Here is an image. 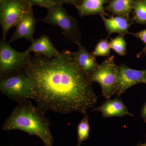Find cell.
I'll return each mask as SVG.
<instances>
[{
  "mask_svg": "<svg viewBox=\"0 0 146 146\" xmlns=\"http://www.w3.org/2000/svg\"><path fill=\"white\" fill-rule=\"evenodd\" d=\"M23 70L34 82L33 99L44 111L85 115L97 103L89 75L68 50L52 58L29 54Z\"/></svg>",
  "mask_w": 146,
  "mask_h": 146,
  "instance_id": "cell-1",
  "label": "cell"
},
{
  "mask_svg": "<svg viewBox=\"0 0 146 146\" xmlns=\"http://www.w3.org/2000/svg\"><path fill=\"white\" fill-rule=\"evenodd\" d=\"M9 117L3 124V130L23 131L39 137L45 146H53V137L48 121L41 108L35 107L29 99L18 102Z\"/></svg>",
  "mask_w": 146,
  "mask_h": 146,
  "instance_id": "cell-2",
  "label": "cell"
},
{
  "mask_svg": "<svg viewBox=\"0 0 146 146\" xmlns=\"http://www.w3.org/2000/svg\"><path fill=\"white\" fill-rule=\"evenodd\" d=\"M47 9L46 16L39 21L60 27L66 39L78 45L81 44V33L78 22L68 14L63 5L56 4Z\"/></svg>",
  "mask_w": 146,
  "mask_h": 146,
  "instance_id": "cell-3",
  "label": "cell"
},
{
  "mask_svg": "<svg viewBox=\"0 0 146 146\" xmlns=\"http://www.w3.org/2000/svg\"><path fill=\"white\" fill-rule=\"evenodd\" d=\"M34 83L23 70L1 78L0 91L11 99L18 102L33 98Z\"/></svg>",
  "mask_w": 146,
  "mask_h": 146,
  "instance_id": "cell-4",
  "label": "cell"
},
{
  "mask_svg": "<svg viewBox=\"0 0 146 146\" xmlns=\"http://www.w3.org/2000/svg\"><path fill=\"white\" fill-rule=\"evenodd\" d=\"M32 5L27 0H0V24L2 38L11 27H16L26 13L32 10Z\"/></svg>",
  "mask_w": 146,
  "mask_h": 146,
  "instance_id": "cell-5",
  "label": "cell"
},
{
  "mask_svg": "<svg viewBox=\"0 0 146 146\" xmlns=\"http://www.w3.org/2000/svg\"><path fill=\"white\" fill-rule=\"evenodd\" d=\"M117 65L114 56H110L89 75L92 82L99 84L101 87L102 96L107 100L116 94L117 92Z\"/></svg>",
  "mask_w": 146,
  "mask_h": 146,
  "instance_id": "cell-6",
  "label": "cell"
},
{
  "mask_svg": "<svg viewBox=\"0 0 146 146\" xmlns=\"http://www.w3.org/2000/svg\"><path fill=\"white\" fill-rule=\"evenodd\" d=\"M28 56L14 49L6 39L0 41L1 78L23 70Z\"/></svg>",
  "mask_w": 146,
  "mask_h": 146,
  "instance_id": "cell-7",
  "label": "cell"
},
{
  "mask_svg": "<svg viewBox=\"0 0 146 146\" xmlns=\"http://www.w3.org/2000/svg\"><path fill=\"white\" fill-rule=\"evenodd\" d=\"M117 89L118 97L127 89L138 84H146V69L138 70L128 67L124 63L117 67Z\"/></svg>",
  "mask_w": 146,
  "mask_h": 146,
  "instance_id": "cell-8",
  "label": "cell"
},
{
  "mask_svg": "<svg viewBox=\"0 0 146 146\" xmlns=\"http://www.w3.org/2000/svg\"><path fill=\"white\" fill-rule=\"evenodd\" d=\"M36 22L33 9L25 14L16 25V31L11 35L9 43L10 44L21 38H24L32 43L35 39L33 34Z\"/></svg>",
  "mask_w": 146,
  "mask_h": 146,
  "instance_id": "cell-9",
  "label": "cell"
},
{
  "mask_svg": "<svg viewBox=\"0 0 146 146\" xmlns=\"http://www.w3.org/2000/svg\"><path fill=\"white\" fill-rule=\"evenodd\" d=\"M91 111L101 112L102 117L105 118L121 117L126 115L133 116L129 111L123 102L118 98L114 99H107L101 105L92 108Z\"/></svg>",
  "mask_w": 146,
  "mask_h": 146,
  "instance_id": "cell-10",
  "label": "cell"
},
{
  "mask_svg": "<svg viewBox=\"0 0 146 146\" xmlns=\"http://www.w3.org/2000/svg\"><path fill=\"white\" fill-rule=\"evenodd\" d=\"M32 52L42 54L50 58L58 56L61 54L56 48L48 36L46 35H42L38 39H35L30 46L23 52L26 56Z\"/></svg>",
  "mask_w": 146,
  "mask_h": 146,
  "instance_id": "cell-11",
  "label": "cell"
},
{
  "mask_svg": "<svg viewBox=\"0 0 146 146\" xmlns=\"http://www.w3.org/2000/svg\"><path fill=\"white\" fill-rule=\"evenodd\" d=\"M100 16L104 23L108 36L113 33L129 34V28L134 23L133 21H130L129 17L121 15L112 16L108 18H106L103 14Z\"/></svg>",
  "mask_w": 146,
  "mask_h": 146,
  "instance_id": "cell-12",
  "label": "cell"
},
{
  "mask_svg": "<svg viewBox=\"0 0 146 146\" xmlns=\"http://www.w3.org/2000/svg\"><path fill=\"white\" fill-rule=\"evenodd\" d=\"M78 50L72 52L73 56L80 67L87 74H91L95 70L99 64L93 55L87 51L81 44L78 45Z\"/></svg>",
  "mask_w": 146,
  "mask_h": 146,
  "instance_id": "cell-13",
  "label": "cell"
},
{
  "mask_svg": "<svg viewBox=\"0 0 146 146\" xmlns=\"http://www.w3.org/2000/svg\"><path fill=\"white\" fill-rule=\"evenodd\" d=\"M108 0H80L78 5L76 6L80 17L105 14L104 6Z\"/></svg>",
  "mask_w": 146,
  "mask_h": 146,
  "instance_id": "cell-14",
  "label": "cell"
},
{
  "mask_svg": "<svg viewBox=\"0 0 146 146\" xmlns=\"http://www.w3.org/2000/svg\"><path fill=\"white\" fill-rule=\"evenodd\" d=\"M134 0H110L107 10L113 15L129 17Z\"/></svg>",
  "mask_w": 146,
  "mask_h": 146,
  "instance_id": "cell-15",
  "label": "cell"
},
{
  "mask_svg": "<svg viewBox=\"0 0 146 146\" xmlns=\"http://www.w3.org/2000/svg\"><path fill=\"white\" fill-rule=\"evenodd\" d=\"M133 21L140 25L146 24V0H134Z\"/></svg>",
  "mask_w": 146,
  "mask_h": 146,
  "instance_id": "cell-16",
  "label": "cell"
},
{
  "mask_svg": "<svg viewBox=\"0 0 146 146\" xmlns=\"http://www.w3.org/2000/svg\"><path fill=\"white\" fill-rule=\"evenodd\" d=\"M89 117L87 115L80 121L78 126V144L77 146H81V144L86 141L89 136Z\"/></svg>",
  "mask_w": 146,
  "mask_h": 146,
  "instance_id": "cell-17",
  "label": "cell"
},
{
  "mask_svg": "<svg viewBox=\"0 0 146 146\" xmlns=\"http://www.w3.org/2000/svg\"><path fill=\"white\" fill-rule=\"evenodd\" d=\"M124 34H119L110 42V48L119 55L124 56L126 54L127 44L124 39Z\"/></svg>",
  "mask_w": 146,
  "mask_h": 146,
  "instance_id": "cell-18",
  "label": "cell"
},
{
  "mask_svg": "<svg viewBox=\"0 0 146 146\" xmlns=\"http://www.w3.org/2000/svg\"><path fill=\"white\" fill-rule=\"evenodd\" d=\"M110 49L108 38L101 39L96 46L92 54L95 58L99 56L109 57L110 56Z\"/></svg>",
  "mask_w": 146,
  "mask_h": 146,
  "instance_id": "cell-19",
  "label": "cell"
},
{
  "mask_svg": "<svg viewBox=\"0 0 146 146\" xmlns=\"http://www.w3.org/2000/svg\"><path fill=\"white\" fill-rule=\"evenodd\" d=\"M31 4L33 5H36L40 7H45L48 9L55 5L54 0H27Z\"/></svg>",
  "mask_w": 146,
  "mask_h": 146,
  "instance_id": "cell-20",
  "label": "cell"
},
{
  "mask_svg": "<svg viewBox=\"0 0 146 146\" xmlns=\"http://www.w3.org/2000/svg\"><path fill=\"white\" fill-rule=\"evenodd\" d=\"M129 34L133 35L134 37L136 38H139L141 39V41L145 43V46L143 48V50L141 51L140 53L137 55L138 57H140L142 56L143 54H145L146 53V29L137 33H131L129 32Z\"/></svg>",
  "mask_w": 146,
  "mask_h": 146,
  "instance_id": "cell-21",
  "label": "cell"
},
{
  "mask_svg": "<svg viewBox=\"0 0 146 146\" xmlns=\"http://www.w3.org/2000/svg\"><path fill=\"white\" fill-rule=\"evenodd\" d=\"M56 4H70L76 6L80 2V0H54Z\"/></svg>",
  "mask_w": 146,
  "mask_h": 146,
  "instance_id": "cell-22",
  "label": "cell"
},
{
  "mask_svg": "<svg viewBox=\"0 0 146 146\" xmlns=\"http://www.w3.org/2000/svg\"><path fill=\"white\" fill-rule=\"evenodd\" d=\"M141 117L146 122V103L144 104L143 108L141 110Z\"/></svg>",
  "mask_w": 146,
  "mask_h": 146,
  "instance_id": "cell-23",
  "label": "cell"
},
{
  "mask_svg": "<svg viewBox=\"0 0 146 146\" xmlns=\"http://www.w3.org/2000/svg\"><path fill=\"white\" fill-rule=\"evenodd\" d=\"M143 146V144H139L136 146Z\"/></svg>",
  "mask_w": 146,
  "mask_h": 146,
  "instance_id": "cell-24",
  "label": "cell"
},
{
  "mask_svg": "<svg viewBox=\"0 0 146 146\" xmlns=\"http://www.w3.org/2000/svg\"><path fill=\"white\" fill-rule=\"evenodd\" d=\"M144 145H145V146H146V140L145 143L144 144Z\"/></svg>",
  "mask_w": 146,
  "mask_h": 146,
  "instance_id": "cell-25",
  "label": "cell"
},
{
  "mask_svg": "<svg viewBox=\"0 0 146 146\" xmlns=\"http://www.w3.org/2000/svg\"><path fill=\"white\" fill-rule=\"evenodd\" d=\"M143 146H145V145H144V144H143Z\"/></svg>",
  "mask_w": 146,
  "mask_h": 146,
  "instance_id": "cell-26",
  "label": "cell"
},
{
  "mask_svg": "<svg viewBox=\"0 0 146 146\" xmlns=\"http://www.w3.org/2000/svg\"></svg>",
  "mask_w": 146,
  "mask_h": 146,
  "instance_id": "cell-27",
  "label": "cell"
}]
</instances>
